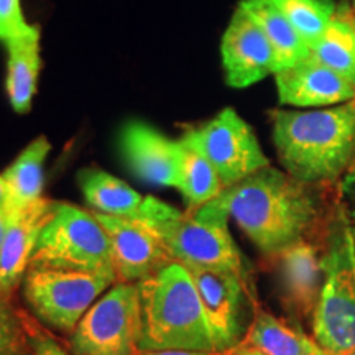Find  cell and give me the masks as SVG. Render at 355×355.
I'll return each instance as SVG.
<instances>
[{
	"instance_id": "8fae6325",
	"label": "cell",
	"mask_w": 355,
	"mask_h": 355,
	"mask_svg": "<svg viewBox=\"0 0 355 355\" xmlns=\"http://www.w3.org/2000/svg\"><path fill=\"white\" fill-rule=\"evenodd\" d=\"M196 285L216 352H227L242 343L243 279L225 270L186 266Z\"/></svg>"
},
{
	"instance_id": "8992f818",
	"label": "cell",
	"mask_w": 355,
	"mask_h": 355,
	"mask_svg": "<svg viewBox=\"0 0 355 355\" xmlns=\"http://www.w3.org/2000/svg\"><path fill=\"white\" fill-rule=\"evenodd\" d=\"M30 266L94 273L117 283L107 232L94 214L68 202L53 206L50 219L38 235Z\"/></svg>"
},
{
	"instance_id": "484cf974",
	"label": "cell",
	"mask_w": 355,
	"mask_h": 355,
	"mask_svg": "<svg viewBox=\"0 0 355 355\" xmlns=\"http://www.w3.org/2000/svg\"><path fill=\"white\" fill-rule=\"evenodd\" d=\"M35 26L25 20L20 0H0V40L33 32Z\"/></svg>"
},
{
	"instance_id": "1f68e13d",
	"label": "cell",
	"mask_w": 355,
	"mask_h": 355,
	"mask_svg": "<svg viewBox=\"0 0 355 355\" xmlns=\"http://www.w3.org/2000/svg\"><path fill=\"white\" fill-rule=\"evenodd\" d=\"M313 355H343V354H334V352H329V350H326V349L319 347V345H318L316 352H314Z\"/></svg>"
},
{
	"instance_id": "603a6c76",
	"label": "cell",
	"mask_w": 355,
	"mask_h": 355,
	"mask_svg": "<svg viewBox=\"0 0 355 355\" xmlns=\"http://www.w3.org/2000/svg\"><path fill=\"white\" fill-rule=\"evenodd\" d=\"M242 343L259 349L263 355H313L318 349L316 340L303 331L263 309L257 311L254 322Z\"/></svg>"
},
{
	"instance_id": "7402d4cb",
	"label": "cell",
	"mask_w": 355,
	"mask_h": 355,
	"mask_svg": "<svg viewBox=\"0 0 355 355\" xmlns=\"http://www.w3.org/2000/svg\"><path fill=\"white\" fill-rule=\"evenodd\" d=\"M309 56L355 84V17L337 10L324 33L309 46Z\"/></svg>"
},
{
	"instance_id": "4dcf8cb0",
	"label": "cell",
	"mask_w": 355,
	"mask_h": 355,
	"mask_svg": "<svg viewBox=\"0 0 355 355\" xmlns=\"http://www.w3.org/2000/svg\"><path fill=\"white\" fill-rule=\"evenodd\" d=\"M8 201V189L3 176H0V209H6Z\"/></svg>"
},
{
	"instance_id": "2e32d148",
	"label": "cell",
	"mask_w": 355,
	"mask_h": 355,
	"mask_svg": "<svg viewBox=\"0 0 355 355\" xmlns=\"http://www.w3.org/2000/svg\"><path fill=\"white\" fill-rule=\"evenodd\" d=\"M277 257L288 306L301 318L314 316L324 283L322 257L318 248L301 241Z\"/></svg>"
},
{
	"instance_id": "83f0119b",
	"label": "cell",
	"mask_w": 355,
	"mask_h": 355,
	"mask_svg": "<svg viewBox=\"0 0 355 355\" xmlns=\"http://www.w3.org/2000/svg\"><path fill=\"white\" fill-rule=\"evenodd\" d=\"M227 352H194V350H146L139 355H229Z\"/></svg>"
},
{
	"instance_id": "f1b7e54d",
	"label": "cell",
	"mask_w": 355,
	"mask_h": 355,
	"mask_svg": "<svg viewBox=\"0 0 355 355\" xmlns=\"http://www.w3.org/2000/svg\"><path fill=\"white\" fill-rule=\"evenodd\" d=\"M229 355H263V354H261L259 349L252 347V345H248L245 343H241L237 345V347L230 349Z\"/></svg>"
},
{
	"instance_id": "ffe728a7",
	"label": "cell",
	"mask_w": 355,
	"mask_h": 355,
	"mask_svg": "<svg viewBox=\"0 0 355 355\" xmlns=\"http://www.w3.org/2000/svg\"><path fill=\"white\" fill-rule=\"evenodd\" d=\"M50 141L38 137L17 157L15 162L3 171L8 189V212L19 211L42 198L44 181V159L50 153Z\"/></svg>"
},
{
	"instance_id": "d6986e66",
	"label": "cell",
	"mask_w": 355,
	"mask_h": 355,
	"mask_svg": "<svg viewBox=\"0 0 355 355\" xmlns=\"http://www.w3.org/2000/svg\"><path fill=\"white\" fill-rule=\"evenodd\" d=\"M239 7L263 30L277 56V71L290 68L309 56V46L270 0H241Z\"/></svg>"
},
{
	"instance_id": "3957f363",
	"label": "cell",
	"mask_w": 355,
	"mask_h": 355,
	"mask_svg": "<svg viewBox=\"0 0 355 355\" xmlns=\"http://www.w3.org/2000/svg\"><path fill=\"white\" fill-rule=\"evenodd\" d=\"M137 286L141 311L139 352H216L196 285L184 265L171 261Z\"/></svg>"
},
{
	"instance_id": "4316f807",
	"label": "cell",
	"mask_w": 355,
	"mask_h": 355,
	"mask_svg": "<svg viewBox=\"0 0 355 355\" xmlns=\"http://www.w3.org/2000/svg\"><path fill=\"white\" fill-rule=\"evenodd\" d=\"M30 347L33 350V355H68L51 337L43 334L30 337Z\"/></svg>"
},
{
	"instance_id": "277c9868",
	"label": "cell",
	"mask_w": 355,
	"mask_h": 355,
	"mask_svg": "<svg viewBox=\"0 0 355 355\" xmlns=\"http://www.w3.org/2000/svg\"><path fill=\"white\" fill-rule=\"evenodd\" d=\"M165 247L173 261L196 268L225 270L243 279L242 255L229 232L230 219L219 198L181 212L157 198H145L137 216Z\"/></svg>"
},
{
	"instance_id": "5b68a950",
	"label": "cell",
	"mask_w": 355,
	"mask_h": 355,
	"mask_svg": "<svg viewBox=\"0 0 355 355\" xmlns=\"http://www.w3.org/2000/svg\"><path fill=\"white\" fill-rule=\"evenodd\" d=\"M322 268L314 340L329 352L349 355L355 350V225L343 209L329 222Z\"/></svg>"
},
{
	"instance_id": "52a82bcc",
	"label": "cell",
	"mask_w": 355,
	"mask_h": 355,
	"mask_svg": "<svg viewBox=\"0 0 355 355\" xmlns=\"http://www.w3.org/2000/svg\"><path fill=\"white\" fill-rule=\"evenodd\" d=\"M141 331L137 283L117 282L96 301L74 329V355H133Z\"/></svg>"
},
{
	"instance_id": "5bb4252c",
	"label": "cell",
	"mask_w": 355,
	"mask_h": 355,
	"mask_svg": "<svg viewBox=\"0 0 355 355\" xmlns=\"http://www.w3.org/2000/svg\"><path fill=\"white\" fill-rule=\"evenodd\" d=\"M278 99L296 107H324L355 99V84L308 56L275 73Z\"/></svg>"
},
{
	"instance_id": "836d02e7",
	"label": "cell",
	"mask_w": 355,
	"mask_h": 355,
	"mask_svg": "<svg viewBox=\"0 0 355 355\" xmlns=\"http://www.w3.org/2000/svg\"><path fill=\"white\" fill-rule=\"evenodd\" d=\"M349 355H355V350H354V352H350V354H349Z\"/></svg>"
},
{
	"instance_id": "e0dca14e",
	"label": "cell",
	"mask_w": 355,
	"mask_h": 355,
	"mask_svg": "<svg viewBox=\"0 0 355 355\" xmlns=\"http://www.w3.org/2000/svg\"><path fill=\"white\" fill-rule=\"evenodd\" d=\"M8 50L7 92L15 112L25 114L32 107L37 91L40 66V30L6 40Z\"/></svg>"
},
{
	"instance_id": "7a4b0ae2",
	"label": "cell",
	"mask_w": 355,
	"mask_h": 355,
	"mask_svg": "<svg viewBox=\"0 0 355 355\" xmlns=\"http://www.w3.org/2000/svg\"><path fill=\"white\" fill-rule=\"evenodd\" d=\"M273 141L291 176L309 184L336 181L355 159V99L311 112L277 110Z\"/></svg>"
},
{
	"instance_id": "d4e9b609",
	"label": "cell",
	"mask_w": 355,
	"mask_h": 355,
	"mask_svg": "<svg viewBox=\"0 0 355 355\" xmlns=\"http://www.w3.org/2000/svg\"><path fill=\"white\" fill-rule=\"evenodd\" d=\"M28 345L30 339L10 303V295L0 288V355H28Z\"/></svg>"
},
{
	"instance_id": "7c38bea8",
	"label": "cell",
	"mask_w": 355,
	"mask_h": 355,
	"mask_svg": "<svg viewBox=\"0 0 355 355\" xmlns=\"http://www.w3.org/2000/svg\"><path fill=\"white\" fill-rule=\"evenodd\" d=\"M92 214L109 235L117 282L139 283L173 261L165 247L139 220Z\"/></svg>"
},
{
	"instance_id": "4fadbf2b",
	"label": "cell",
	"mask_w": 355,
	"mask_h": 355,
	"mask_svg": "<svg viewBox=\"0 0 355 355\" xmlns=\"http://www.w3.org/2000/svg\"><path fill=\"white\" fill-rule=\"evenodd\" d=\"M121 152L139 180L162 188H176L180 144L148 123L128 122L121 132Z\"/></svg>"
},
{
	"instance_id": "cb8c5ba5",
	"label": "cell",
	"mask_w": 355,
	"mask_h": 355,
	"mask_svg": "<svg viewBox=\"0 0 355 355\" xmlns=\"http://www.w3.org/2000/svg\"><path fill=\"white\" fill-rule=\"evenodd\" d=\"M311 46L324 33L337 7L334 0H270Z\"/></svg>"
},
{
	"instance_id": "d6a6232c",
	"label": "cell",
	"mask_w": 355,
	"mask_h": 355,
	"mask_svg": "<svg viewBox=\"0 0 355 355\" xmlns=\"http://www.w3.org/2000/svg\"><path fill=\"white\" fill-rule=\"evenodd\" d=\"M354 13H355V0H354Z\"/></svg>"
},
{
	"instance_id": "6da1fadb",
	"label": "cell",
	"mask_w": 355,
	"mask_h": 355,
	"mask_svg": "<svg viewBox=\"0 0 355 355\" xmlns=\"http://www.w3.org/2000/svg\"><path fill=\"white\" fill-rule=\"evenodd\" d=\"M217 198L255 247L272 257L304 241L321 212L314 184L272 166L225 188Z\"/></svg>"
},
{
	"instance_id": "9a60e30c",
	"label": "cell",
	"mask_w": 355,
	"mask_h": 355,
	"mask_svg": "<svg viewBox=\"0 0 355 355\" xmlns=\"http://www.w3.org/2000/svg\"><path fill=\"white\" fill-rule=\"evenodd\" d=\"M55 202L40 198L37 201L8 212V227L0 247V288L12 295L30 266L38 235L50 219Z\"/></svg>"
},
{
	"instance_id": "ba28073f",
	"label": "cell",
	"mask_w": 355,
	"mask_h": 355,
	"mask_svg": "<svg viewBox=\"0 0 355 355\" xmlns=\"http://www.w3.org/2000/svg\"><path fill=\"white\" fill-rule=\"evenodd\" d=\"M112 285V279L101 275L30 266L24 278V296L44 324L71 331Z\"/></svg>"
},
{
	"instance_id": "30bf717a",
	"label": "cell",
	"mask_w": 355,
	"mask_h": 355,
	"mask_svg": "<svg viewBox=\"0 0 355 355\" xmlns=\"http://www.w3.org/2000/svg\"><path fill=\"white\" fill-rule=\"evenodd\" d=\"M229 86L242 89L277 73V56L263 30L241 7L234 12L220 43Z\"/></svg>"
},
{
	"instance_id": "ac0fdd59",
	"label": "cell",
	"mask_w": 355,
	"mask_h": 355,
	"mask_svg": "<svg viewBox=\"0 0 355 355\" xmlns=\"http://www.w3.org/2000/svg\"><path fill=\"white\" fill-rule=\"evenodd\" d=\"M178 144H180V173H178L176 189L183 194L188 211H194L219 196L224 191V186L191 132L184 133Z\"/></svg>"
},
{
	"instance_id": "f546056e",
	"label": "cell",
	"mask_w": 355,
	"mask_h": 355,
	"mask_svg": "<svg viewBox=\"0 0 355 355\" xmlns=\"http://www.w3.org/2000/svg\"><path fill=\"white\" fill-rule=\"evenodd\" d=\"M8 212L7 209H0V247H2L3 237H6L7 227H8Z\"/></svg>"
},
{
	"instance_id": "9c48e42d",
	"label": "cell",
	"mask_w": 355,
	"mask_h": 355,
	"mask_svg": "<svg viewBox=\"0 0 355 355\" xmlns=\"http://www.w3.org/2000/svg\"><path fill=\"white\" fill-rule=\"evenodd\" d=\"M189 132L212 163L224 189L270 166L254 130L237 110L224 109L212 121Z\"/></svg>"
},
{
	"instance_id": "44dd1931",
	"label": "cell",
	"mask_w": 355,
	"mask_h": 355,
	"mask_svg": "<svg viewBox=\"0 0 355 355\" xmlns=\"http://www.w3.org/2000/svg\"><path fill=\"white\" fill-rule=\"evenodd\" d=\"M78 181L89 206L101 214L130 219L137 216L145 199L122 180L94 168L83 170Z\"/></svg>"
}]
</instances>
